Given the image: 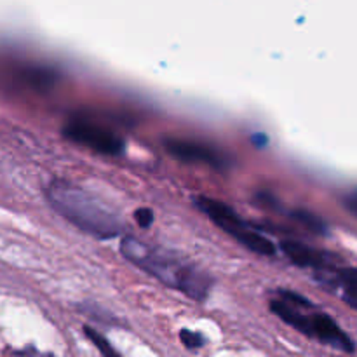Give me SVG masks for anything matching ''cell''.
Returning <instances> with one entry per match:
<instances>
[{"label": "cell", "instance_id": "obj_2", "mask_svg": "<svg viewBox=\"0 0 357 357\" xmlns=\"http://www.w3.org/2000/svg\"><path fill=\"white\" fill-rule=\"evenodd\" d=\"M49 204L66 222L96 239H114L121 236L124 223L110 208L75 185L54 180L45 190Z\"/></svg>", "mask_w": 357, "mask_h": 357}, {"label": "cell", "instance_id": "obj_9", "mask_svg": "<svg viewBox=\"0 0 357 357\" xmlns=\"http://www.w3.org/2000/svg\"><path fill=\"white\" fill-rule=\"evenodd\" d=\"M84 333H86V337L89 338L91 342H93L94 347H96L98 351H100L103 356H119V352L114 351V349H112V345L108 344L107 338H105L103 335L98 333L96 330H93V328L86 326V328H84Z\"/></svg>", "mask_w": 357, "mask_h": 357}, {"label": "cell", "instance_id": "obj_11", "mask_svg": "<svg viewBox=\"0 0 357 357\" xmlns=\"http://www.w3.org/2000/svg\"><path fill=\"white\" fill-rule=\"evenodd\" d=\"M135 220L139 229H149L153 223V211L149 208H139L135 211Z\"/></svg>", "mask_w": 357, "mask_h": 357}, {"label": "cell", "instance_id": "obj_10", "mask_svg": "<svg viewBox=\"0 0 357 357\" xmlns=\"http://www.w3.org/2000/svg\"><path fill=\"white\" fill-rule=\"evenodd\" d=\"M180 340L187 349H201L204 345V337L201 333H195V331L190 330H181Z\"/></svg>", "mask_w": 357, "mask_h": 357}, {"label": "cell", "instance_id": "obj_7", "mask_svg": "<svg viewBox=\"0 0 357 357\" xmlns=\"http://www.w3.org/2000/svg\"><path fill=\"white\" fill-rule=\"evenodd\" d=\"M281 250L284 251V255L289 258L291 264H295L296 267L309 268V271H316V268L324 267V265L331 264V261L340 260L337 255L328 253V251L323 250H316V248L298 243V241H282Z\"/></svg>", "mask_w": 357, "mask_h": 357}, {"label": "cell", "instance_id": "obj_8", "mask_svg": "<svg viewBox=\"0 0 357 357\" xmlns=\"http://www.w3.org/2000/svg\"><path fill=\"white\" fill-rule=\"evenodd\" d=\"M286 215L291 216L293 220L302 223L307 230L314 234H319V236H324L328 232V225L324 220H321L319 216L314 215V213L305 211V209H293V211H284Z\"/></svg>", "mask_w": 357, "mask_h": 357}, {"label": "cell", "instance_id": "obj_1", "mask_svg": "<svg viewBox=\"0 0 357 357\" xmlns=\"http://www.w3.org/2000/svg\"><path fill=\"white\" fill-rule=\"evenodd\" d=\"M121 253L167 288L176 289L195 302H204L211 291L213 281L206 272L166 248L153 246L138 237L124 236L121 241Z\"/></svg>", "mask_w": 357, "mask_h": 357}, {"label": "cell", "instance_id": "obj_4", "mask_svg": "<svg viewBox=\"0 0 357 357\" xmlns=\"http://www.w3.org/2000/svg\"><path fill=\"white\" fill-rule=\"evenodd\" d=\"M63 136L72 143L101 155L117 157L124 152L126 142L122 136L112 131L107 126L86 117H75L63 128Z\"/></svg>", "mask_w": 357, "mask_h": 357}, {"label": "cell", "instance_id": "obj_5", "mask_svg": "<svg viewBox=\"0 0 357 357\" xmlns=\"http://www.w3.org/2000/svg\"><path fill=\"white\" fill-rule=\"evenodd\" d=\"M164 149L171 157L181 160V162L206 164L216 171H227L232 164V160L225 152L208 145V143L195 142V139L166 138L164 139Z\"/></svg>", "mask_w": 357, "mask_h": 357}, {"label": "cell", "instance_id": "obj_3", "mask_svg": "<svg viewBox=\"0 0 357 357\" xmlns=\"http://www.w3.org/2000/svg\"><path fill=\"white\" fill-rule=\"evenodd\" d=\"M194 202L204 215L209 216V220H211L216 227H220L223 232H227L230 237H234L241 246L253 251V253L261 255V257H274L275 255L274 243H272L271 239H267L264 234L258 232L257 227L244 222V220L241 218L230 206H227L225 202L216 201V199L211 197H204V195L195 197Z\"/></svg>", "mask_w": 357, "mask_h": 357}, {"label": "cell", "instance_id": "obj_12", "mask_svg": "<svg viewBox=\"0 0 357 357\" xmlns=\"http://www.w3.org/2000/svg\"><path fill=\"white\" fill-rule=\"evenodd\" d=\"M347 208L351 209L352 215H356V190H352L351 195H349V199H347Z\"/></svg>", "mask_w": 357, "mask_h": 357}, {"label": "cell", "instance_id": "obj_6", "mask_svg": "<svg viewBox=\"0 0 357 357\" xmlns=\"http://www.w3.org/2000/svg\"><path fill=\"white\" fill-rule=\"evenodd\" d=\"M312 272V278L317 284L326 291L340 296L351 309H356L354 291H356V268L342 265L340 260L331 261L324 267L316 268Z\"/></svg>", "mask_w": 357, "mask_h": 357}]
</instances>
